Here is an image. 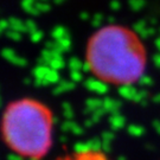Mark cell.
I'll list each match as a JSON object with an SVG mask.
<instances>
[{"mask_svg": "<svg viewBox=\"0 0 160 160\" xmlns=\"http://www.w3.org/2000/svg\"><path fill=\"white\" fill-rule=\"evenodd\" d=\"M86 58L92 75L112 86H129L145 72L147 55L138 34L121 25L97 30L88 40Z\"/></svg>", "mask_w": 160, "mask_h": 160, "instance_id": "cell-1", "label": "cell"}, {"mask_svg": "<svg viewBox=\"0 0 160 160\" xmlns=\"http://www.w3.org/2000/svg\"><path fill=\"white\" fill-rule=\"evenodd\" d=\"M53 118L44 103L22 98L10 103L1 120L6 145L18 155L32 160L44 158L52 142Z\"/></svg>", "mask_w": 160, "mask_h": 160, "instance_id": "cell-2", "label": "cell"}, {"mask_svg": "<svg viewBox=\"0 0 160 160\" xmlns=\"http://www.w3.org/2000/svg\"><path fill=\"white\" fill-rule=\"evenodd\" d=\"M65 160H109L102 152L94 151V149H86L80 151L75 154L70 155Z\"/></svg>", "mask_w": 160, "mask_h": 160, "instance_id": "cell-3", "label": "cell"}]
</instances>
